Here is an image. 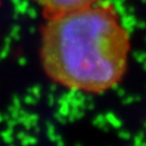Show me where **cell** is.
<instances>
[{
  "label": "cell",
  "instance_id": "1",
  "mask_svg": "<svg viewBox=\"0 0 146 146\" xmlns=\"http://www.w3.org/2000/svg\"><path fill=\"white\" fill-rule=\"evenodd\" d=\"M130 36L118 11L101 2L49 17L41 35V62L54 82L69 90L102 93L121 81Z\"/></svg>",
  "mask_w": 146,
  "mask_h": 146
},
{
  "label": "cell",
  "instance_id": "2",
  "mask_svg": "<svg viewBox=\"0 0 146 146\" xmlns=\"http://www.w3.org/2000/svg\"><path fill=\"white\" fill-rule=\"evenodd\" d=\"M47 13L48 19L69 11L78 10L84 7L98 3L101 0H33Z\"/></svg>",
  "mask_w": 146,
  "mask_h": 146
}]
</instances>
